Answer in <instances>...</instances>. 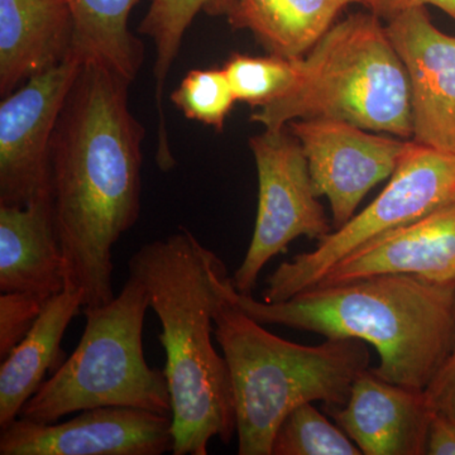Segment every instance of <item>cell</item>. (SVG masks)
Here are the masks:
<instances>
[{"label":"cell","mask_w":455,"mask_h":455,"mask_svg":"<svg viewBox=\"0 0 455 455\" xmlns=\"http://www.w3.org/2000/svg\"><path fill=\"white\" fill-rule=\"evenodd\" d=\"M221 287L259 324L289 326L326 339L366 341L379 353L373 372L414 390L427 387L455 339V283L414 275H376L317 284L278 302L257 301L236 291L228 274Z\"/></svg>","instance_id":"2"},{"label":"cell","mask_w":455,"mask_h":455,"mask_svg":"<svg viewBox=\"0 0 455 455\" xmlns=\"http://www.w3.org/2000/svg\"><path fill=\"white\" fill-rule=\"evenodd\" d=\"M425 392L435 414L455 420V339L447 359Z\"/></svg>","instance_id":"25"},{"label":"cell","mask_w":455,"mask_h":455,"mask_svg":"<svg viewBox=\"0 0 455 455\" xmlns=\"http://www.w3.org/2000/svg\"><path fill=\"white\" fill-rule=\"evenodd\" d=\"M386 29L409 76L415 142L455 155V37L434 26L427 7L403 12Z\"/></svg>","instance_id":"12"},{"label":"cell","mask_w":455,"mask_h":455,"mask_svg":"<svg viewBox=\"0 0 455 455\" xmlns=\"http://www.w3.org/2000/svg\"><path fill=\"white\" fill-rule=\"evenodd\" d=\"M361 449L311 403L292 410L278 427L272 455H361Z\"/></svg>","instance_id":"22"},{"label":"cell","mask_w":455,"mask_h":455,"mask_svg":"<svg viewBox=\"0 0 455 455\" xmlns=\"http://www.w3.org/2000/svg\"><path fill=\"white\" fill-rule=\"evenodd\" d=\"M455 202V155L412 140L387 187L315 250L281 263L266 280L263 299L278 302L315 286L326 272L362 245Z\"/></svg>","instance_id":"7"},{"label":"cell","mask_w":455,"mask_h":455,"mask_svg":"<svg viewBox=\"0 0 455 455\" xmlns=\"http://www.w3.org/2000/svg\"><path fill=\"white\" fill-rule=\"evenodd\" d=\"M148 309L145 284L133 275L112 301L84 307L86 323L79 344L27 401L20 418L52 424L73 412L103 406L172 416L166 374L149 367L143 353Z\"/></svg>","instance_id":"6"},{"label":"cell","mask_w":455,"mask_h":455,"mask_svg":"<svg viewBox=\"0 0 455 455\" xmlns=\"http://www.w3.org/2000/svg\"><path fill=\"white\" fill-rule=\"evenodd\" d=\"M427 454L455 455V420L435 414L431 424Z\"/></svg>","instance_id":"27"},{"label":"cell","mask_w":455,"mask_h":455,"mask_svg":"<svg viewBox=\"0 0 455 455\" xmlns=\"http://www.w3.org/2000/svg\"><path fill=\"white\" fill-rule=\"evenodd\" d=\"M140 0H68L75 22V51L134 82L145 60L142 41L128 28Z\"/></svg>","instance_id":"19"},{"label":"cell","mask_w":455,"mask_h":455,"mask_svg":"<svg viewBox=\"0 0 455 455\" xmlns=\"http://www.w3.org/2000/svg\"><path fill=\"white\" fill-rule=\"evenodd\" d=\"M171 101L188 119L223 131L236 101L223 68H196L185 75Z\"/></svg>","instance_id":"23"},{"label":"cell","mask_w":455,"mask_h":455,"mask_svg":"<svg viewBox=\"0 0 455 455\" xmlns=\"http://www.w3.org/2000/svg\"><path fill=\"white\" fill-rule=\"evenodd\" d=\"M65 284L51 194L22 208L0 206V291L31 293L49 301Z\"/></svg>","instance_id":"16"},{"label":"cell","mask_w":455,"mask_h":455,"mask_svg":"<svg viewBox=\"0 0 455 455\" xmlns=\"http://www.w3.org/2000/svg\"><path fill=\"white\" fill-rule=\"evenodd\" d=\"M358 4L363 5L368 12L386 22L410 9L427 7V5L439 8L455 20V0H359Z\"/></svg>","instance_id":"26"},{"label":"cell","mask_w":455,"mask_h":455,"mask_svg":"<svg viewBox=\"0 0 455 455\" xmlns=\"http://www.w3.org/2000/svg\"><path fill=\"white\" fill-rule=\"evenodd\" d=\"M74 51L68 0H0V97L62 64Z\"/></svg>","instance_id":"15"},{"label":"cell","mask_w":455,"mask_h":455,"mask_svg":"<svg viewBox=\"0 0 455 455\" xmlns=\"http://www.w3.org/2000/svg\"><path fill=\"white\" fill-rule=\"evenodd\" d=\"M131 84L103 62L84 60L51 140L65 286L82 290L84 307L116 298L113 247L140 218L146 130L128 104Z\"/></svg>","instance_id":"1"},{"label":"cell","mask_w":455,"mask_h":455,"mask_svg":"<svg viewBox=\"0 0 455 455\" xmlns=\"http://www.w3.org/2000/svg\"><path fill=\"white\" fill-rule=\"evenodd\" d=\"M218 275L212 322L235 394L239 455H272L286 416L304 403L343 406L353 383L370 368L367 343L350 338L302 346L269 333L223 291Z\"/></svg>","instance_id":"4"},{"label":"cell","mask_w":455,"mask_h":455,"mask_svg":"<svg viewBox=\"0 0 455 455\" xmlns=\"http://www.w3.org/2000/svg\"><path fill=\"white\" fill-rule=\"evenodd\" d=\"M388 274L455 283V202L362 245L329 269L315 286Z\"/></svg>","instance_id":"14"},{"label":"cell","mask_w":455,"mask_h":455,"mask_svg":"<svg viewBox=\"0 0 455 455\" xmlns=\"http://www.w3.org/2000/svg\"><path fill=\"white\" fill-rule=\"evenodd\" d=\"M232 0H152L139 32L155 44V98L157 108V148L156 163L170 166L175 163L164 113V85L173 61L179 56L182 38L197 14L226 17Z\"/></svg>","instance_id":"20"},{"label":"cell","mask_w":455,"mask_h":455,"mask_svg":"<svg viewBox=\"0 0 455 455\" xmlns=\"http://www.w3.org/2000/svg\"><path fill=\"white\" fill-rule=\"evenodd\" d=\"M250 148L259 176V208L252 241L233 277L236 291L244 295H252L260 271L292 241H322L333 232L314 190L304 149L287 125L251 137Z\"/></svg>","instance_id":"8"},{"label":"cell","mask_w":455,"mask_h":455,"mask_svg":"<svg viewBox=\"0 0 455 455\" xmlns=\"http://www.w3.org/2000/svg\"><path fill=\"white\" fill-rule=\"evenodd\" d=\"M364 455H424L433 407L425 390L403 387L363 371L343 406H324Z\"/></svg>","instance_id":"13"},{"label":"cell","mask_w":455,"mask_h":455,"mask_svg":"<svg viewBox=\"0 0 455 455\" xmlns=\"http://www.w3.org/2000/svg\"><path fill=\"white\" fill-rule=\"evenodd\" d=\"M359 0H232L226 18L271 55L301 59L349 4Z\"/></svg>","instance_id":"18"},{"label":"cell","mask_w":455,"mask_h":455,"mask_svg":"<svg viewBox=\"0 0 455 455\" xmlns=\"http://www.w3.org/2000/svg\"><path fill=\"white\" fill-rule=\"evenodd\" d=\"M82 290L65 286L44 305L40 317L25 339L12 350L0 366V429L20 418V410L44 382L47 371L64 363L62 338L83 309Z\"/></svg>","instance_id":"17"},{"label":"cell","mask_w":455,"mask_h":455,"mask_svg":"<svg viewBox=\"0 0 455 455\" xmlns=\"http://www.w3.org/2000/svg\"><path fill=\"white\" fill-rule=\"evenodd\" d=\"M381 20L368 12L334 23L301 57L293 88L251 121L277 131L298 119H334L412 137L409 76Z\"/></svg>","instance_id":"5"},{"label":"cell","mask_w":455,"mask_h":455,"mask_svg":"<svg viewBox=\"0 0 455 455\" xmlns=\"http://www.w3.org/2000/svg\"><path fill=\"white\" fill-rule=\"evenodd\" d=\"M287 128L304 149L316 196L331 203L335 229L355 217L371 188L394 175L411 143L334 119H298Z\"/></svg>","instance_id":"10"},{"label":"cell","mask_w":455,"mask_h":455,"mask_svg":"<svg viewBox=\"0 0 455 455\" xmlns=\"http://www.w3.org/2000/svg\"><path fill=\"white\" fill-rule=\"evenodd\" d=\"M223 267L187 228L142 245L128 262L163 328L175 455H206L212 439L229 444L236 431L229 367L212 338Z\"/></svg>","instance_id":"3"},{"label":"cell","mask_w":455,"mask_h":455,"mask_svg":"<svg viewBox=\"0 0 455 455\" xmlns=\"http://www.w3.org/2000/svg\"><path fill=\"white\" fill-rule=\"evenodd\" d=\"M77 51L36 75L0 103V206L22 208L51 194V140L79 76Z\"/></svg>","instance_id":"9"},{"label":"cell","mask_w":455,"mask_h":455,"mask_svg":"<svg viewBox=\"0 0 455 455\" xmlns=\"http://www.w3.org/2000/svg\"><path fill=\"white\" fill-rule=\"evenodd\" d=\"M47 301L26 292L0 295V359L7 358L31 331Z\"/></svg>","instance_id":"24"},{"label":"cell","mask_w":455,"mask_h":455,"mask_svg":"<svg viewBox=\"0 0 455 455\" xmlns=\"http://www.w3.org/2000/svg\"><path fill=\"white\" fill-rule=\"evenodd\" d=\"M300 60L271 55L250 56L233 53L224 62L236 101L263 108L284 97L298 82Z\"/></svg>","instance_id":"21"},{"label":"cell","mask_w":455,"mask_h":455,"mask_svg":"<svg viewBox=\"0 0 455 455\" xmlns=\"http://www.w3.org/2000/svg\"><path fill=\"white\" fill-rule=\"evenodd\" d=\"M172 451V416L134 407H95L64 423L18 418L0 433V455H161Z\"/></svg>","instance_id":"11"}]
</instances>
